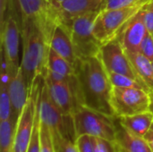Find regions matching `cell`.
<instances>
[{"label": "cell", "mask_w": 153, "mask_h": 152, "mask_svg": "<svg viewBox=\"0 0 153 152\" xmlns=\"http://www.w3.org/2000/svg\"><path fill=\"white\" fill-rule=\"evenodd\" d=\"M80 106L116 117L111 105L113 85L99 56L81 58L75 66Z\"/></svg>", "instance_id": "obj_1"}, {"label": "cell", "mask_w": 153, "mask_h": 152, "mask_svg": "<svg viewBox=\"0 0 153 152\" xmlns=\"http://www.w3.org/2000/svg\"><path fill=\"white\" fill-rule=\"evenodd\" d=\"M21 28L22 42L21 67L30 90L33 82L46 73L51 35L42 24L33 19H22Z\"/></svg>", "instance_id": "obj_2"}, {"label": "cell", "mask_w": 153, "mask_h": 152, "mask_svg": "<svg viewBox=\"0 0 153 152\" xmlns=\"http://www.w3.org/2000/svg\"><path fill=\"white\" fill-rule=\"evenodd\" d=\"M38 112L39 121L50 130L55 146L64 137L76 141L73 117L65 116L54 103L44 76L39 81Z\"/></svg>", "instance_id": "obj_3"}, {"label": "cell", "mask_w": 153, "mask_h": 152, "mask_svg": "<svg viewBox=\"0 0 153 152\" xmlns=\"http://www.w3.org/2000/svg\"><path fill=\"white\" fill-rule=\"evenodd\" d=\"M76 138L81 135H90L115 142L117 118L79 106L72 115Z\"/></svg>", "instance_id": "obj_4"}, {"label": "cell", "mask_w": 153, "mask_h": 152, "mask_svg": "<svg viewBox=\"0 0 153 152\" xmlns=\"http://www.w3.org/2000/svg\"><path fill=\"white\" fill-rule=\"evenodd\" d=\"M100 11L74 18L66 25L80 59L96 56L100 51L102 44L93 33V23Z\"/></svg>", "instance_id": "obj_5"}, {"label": "cell", "mask_w": 153, "mask_h": 152, "mask_svg": "<svg viewBox=\"0 0 153 152\" xmlns=\"http://www.w3.org/2000/svg\"><path fill=\"white\" fill-rule=\"evenodd\" d=\"M143 7V5L119 9L101 8L93 23L95 37L102 45L117 38L126 24Z\"/></svg>", "instance_id": "obj_6"}, {"label": "cell", "mask_w": 153, "mask_h": 152, "mask_svg": "<svg viewBox=\"0 0 153 152\" xmlns=\"http://www.w3.org/2000/svg\"><path fill=\"white\" fill-rule=\"evenodd\" d=\"M152 94L143 89L113 86L111 105L116 117L150 111Z\"/></svg>", "instance_id": "obj_7"}, {"label": "cell", "mask_w": 153, "mask_h": 152, "mask_svg": "<svg viewBox=\"0 0 153 152\" xmlns=\"http://www.w3.org/2000/svg\"><path fill=\"white\" fill-rule=\"evenodd\" d=\"M16 7L10 10L1 23V50L4 52L10 69L13 74H16L20 68L21 62L19 58L20 41L22 38L21 17L17 14Z\"/></svg>", "instance_id": "obj_8"}, {"label": "cell", "mask_w": 153, "mask_h": 152, "mask_svg": "<svg viewBox=\"0 0 153 152\" xmlns=\"http://www.w3.org/2000/svg\"><path fill=\"white\" fill-rule=\"evenodd\" d=\"M41 77H39L29 90L27 102L17 119L13 152H27L29 148L37 113L39 81Z\"/></svg>", "instance_id": "obj_9"}, {"label": "cell", "mask_w": 153, "mask_h": 152, "mask_svg": "<svg viewBox=\"0 0 153 152\" xmlns=\"http://www.w3.org/2000/svg\"><path fill=\"white\" fill-rule=\"evenodd\" d=\"M98 56L108 73L123 74L143 82L137 74L118 37L103 44Z\"/></svg>", "instance_id": "obj_10"}, {"label": "cell", "mask_w": 153, "mask_h": 152, "mask_svg": "<svg viewBox=\"0 0 153 152\" xmlns=\"http://www.w3.org/2000/svg\"><path fill=\"white\" fill-rule=\"evenodd\" d=\"M50 96L65 116H72L80 106L78 100V81L76 75H73L67 81H55L44 75Z\"/></svg>", "instance_id": "obj_11"}, {"label": "cell", "mask_w": 153, "mask_h": 152, "mask_svg": "<svg viewBox=\"0 0 153 152\" xmlns=\"http://www.w3.org/2000/svg\"><path fill=\"white\" fill-rule=\"evenodd\" d=\"M18 11L22 19H33L42 24L52 36L53 30L60 22L58 13L48 0H15Z\"/></svg>", "instance_id": "obj_12"}, {"label": "cell", "mask_w": 153, "mask_h": 152, "mask_svg": "<svg viewBox=\"0 0 153 152\" xmlns=\"http://www.w3.org/2000/svg\"><path fill=\"white\" fill-rule=\"evenodd\" d=\"M148 30L144 22L143 8L126 24L117 36L126 51L140 52L142 43Z\"/></svg>", "instance_id": "obj_13"}, {"label": "cell", "mask_w": 153, "mask_h": 152, "mask_svg": "<svg viewBox=\"0 0 153 152\" xmlns=\"http://www.w3.org/2000/svg\"><path fill=\"white\" fill-rule=\"evenodd\" d=\"M50 48L70 63L75 69L80 58L72 42L69 30L62 22L57 23L53 30L50 39Z\"/></svg>", "instance_id": "obj_14"}, {"label": "cell", "mask_w": 153, "mask_h": 152, "mask_svg": "<svg viewBox=\"0 0 153 152\" xmlns=\"http://www.w3.org/2000/svg\"><path fill=\"white\" fill-rule=\"evenodd\" d=\"M104 6V0H65L58 10L60 22L67 25L79 16L99 11Z\"/></svg>", "instance_id": "obj_15"}, {"label": "cell", "mask_w": 153, "mask_h": 152, "mask_svg": "<svg viewBox=\"0 0 153 152\" xmlns=\"http://www.w3.org/2000/svg\"><path fill=\"white\" fill-rule=\"evenodd\" d=\"M115 143L118 152H152L144 137L128 131L119 123L117 118Z\"/></svg>", "instance_id": "obj_16"}, {"label": "cell", "mask_w": 153, "mask_h": 152, "mask_svg": "<svg viewBox=\"0 0 153 152\" xmlns=\"http://www.w3.org/2000/svg\"><path fill=\"white\" fill-rule=\"evenodd\" d=\"M8 90L12 103L13 117L17 121L29 97V89L25 82L21 65L16 74L12 78L8 86Z\"/></svg>", "instance_id": "obj_17"}, {"label": "cell", "mask_w": 153, "mask_h": 152, "mask_svg": "<svg viewBox=\"0 0 153 152\" xmlns=\"http://www.w3.org/2000/svg\"><path fill=\"white\" fill-rule=\"evenodd\" d=\"M119 123L131 133L144 137L153 125V114L151 111L132 116L117 117Z\"/></svg>", "instance_id": "obj_18"}, {"label": "cell", "mask_w": 153, "mask_h": 152, "mask_svg": "<svg viewBox=\"0 0 153 152\" xmlns=\"http://www.w3.org/2000/svg\"><path fill=\"white\" fill-rule=\"evenodd\" d=\"M137 74L141 80L147 85L153 97V69L152 62L141 52L126 51Z\"/></svg>", "instance_id": "obj_19"}, {"label": "cell", "mask_w": 153, "mask_h": 152, "mask_svg": "<svg viewBox=\"0 0 153 152\" xmlns=\"http://www.w3.org/2000/svg\"><path fill=\"white\" fill-rule=\"evenodd\" d=\"M16 122L13 117L0 121V152H13Z\"/></svg>", "instance_id": "obj_20"}, {"label": "cell", "mask_w": 153, "mask_h": 152, "mask_svg": "<svg viewBox=\"0 0 153 152\" xmlns=\"http://www.w3.org/2000/svg\"><path fill=\"white\" fill-rule=\"evenodd\" d=\"M47 68L55 73H57L61 75L67 76V77L75 74V69L72 66V65L68 63L65 59H64L62 56H60L52 48H50L49 50Z\"/></svg>", "instance_id": "obj_21"}, {"label": "cell", "mask_w": 153, "mask_h": 152, "mask_svg": "<svg viewBox=\"0 0 153 152\" xmlns=\"http://www.w3.org/2000/svg\"><path fill=\"white\" fill-rule=\"evenodd\" d=\"M111 83L115 87H124V88H136V89H143L151 93L150 89L147 87L145 83L143 82L137 81L133 79L129 76H126L119 73H108Z\"/></svg>", "instance_id": "obj_22"}, {"label": "cell", "mask_w": 153, "mask_h": 152, "mask_svg": "<svg viewBox=\"0 0 153 152\" xmlns=\"http://www.w3.org/2000/svg\"><path fill=\"white\" fill-rule=\"evenodd\" d=\"M0 121L8 120L13 117L12 103L8 87H0Z\"/></svg>", "instance_id": "obj_23"}, {"label": "cell", "mask_w": 153, "mask_h": 152, "mask_svg": "<svg viewBox=\"0 0 153 152\" xmlns=\"http://www.w3.org/2000/svg\"><path fill=\"white\" fill-rule=\"evenodd\" d=\"M40 152H56L52 133L48 127L39 121Z\"/></svg>", "instance_id": "obj_24"}, {"label": "cell", "mask_w": 153, "mask_h": 152, "mask_svg": "<svg viewBox=\"0 0 153 152\" xmlns=\"http://www.w3.org/2000/svg\"><path fill=\"white\" fill-rule=\"evenodd\" d=\"M152 0H104V8L119 9L126 7H133L144 5Z\"/></svg>", "instance_id": "obj_25"}, {"label": "cell", "mask_w": 153, "mask_h": 152, "mask_svg": "<svg viewBox=\"0 0 153 152\" xmlns=\"http://www.w3.org/2000/svg\"><path fill=\"white\" fill-rule=\"evenodd\" d=\"M27 152H40V137H39V117L37 107V113L32 130V135Z\"/></svg>", "instance_id": "obj_26"}, {"label": "cell", "mask_w": 153, "mask_h": 152, "mask_svg": "<svg viewBox=\"0 0 153 152\" xmlns=\"http://www.w3.org/2000/svg\"><path fill=\"white\" fill-rule=\"evenodd\" d=\"M95 152H118L115 142H110L102 138L92 137Z\"/></svg>", "instance_id": "obj_27"}, {"label": "cell", "mask_w": 153, "mask_h": 152, "mask_svg": "<svg viewBox=\"0 0 153 152\" xmlns=\"http://www.w3.org/2000/svg\"><path fill=\"white\" fill-rule=\"evenodd\" d=\"M76 145L79 152H95L94 143L92 136L90 135H81L76 138Z\"/></svg>", "instance_id": "obj_28"}, {"label": "cell", "mask_w": 153, "mask_h": 152, "mask_svg": "<svg viewBox=\"0 0 153 152\" xmlns=\"http://www.w3.org/2000/svg\"><path fill=\"white\" fill-rule=\"evenodd\" d=\"M56 152H79L75 141L64 137L55 146Z\"/></svg>", "instance_id": "obj_29"}, {"label": "cell", "mask_w": 153, "mask_h": 152, "mask_svg": "<svg viewBox=\"0 0 153 152\" xmlns=\"http://www.w3.org/2000/svg\"><path fill=\"white\" fill-rule=\"evenodd\" d=\"M140 52L143 54L147 58H149L152 62L153 61V34L151 32H147L142 46Z\"/></svg>", "instance_id": "obj_30"}, {"label": "cell", "mask_w": 153, "mask_h": 152, "mask_svg": "<svg viewBox=\"0 0 153 152\" xmlns=\"http://www.w3.org/2000/svg\"><path fill=\"white\" fill-rule=\"evenodd\" d=\"M143 11L147 30L151 33H153V0L143 5Z\"/></svg>", "instance_id": "obj_31"}, {"label": "cell", "mask_w": 153, "mask_h": 152, "mask_svg": "<svg viewBox=\"0 0 153 152\" xmlns=\"http://www.w3.org/2000/svg\"><path fill=\"white\" fill-rule=\"evenodd\" d=\"M144 139L146 140V142H148L152 151L153 152V125H152V127L150 128V130L147 132V133L144 136Z\"/></svg>", "instance_id": "obj_32"}, {"label": "cell", "mask_w": 153, "mask_h": 152, "mask_svg": "<svg viewBox=\"0 0 153 152\" xmlns=\"http://www.w3.org/2000/svg\"><path fill=\"white\" fill-rule=\"evenodd\" d=\"M48 1L49 4H51V6H52L56 12H58V10H59L61 4H62L64 3V1H65V0H48Z\"/></svg>", "instance_id": "obj_33"}, {"label": "cell", "mask_w": 153, "mask_h": 152, "mask_svg": "<svg viewBox=\"0 0 153 152\" xmlns=\"http://www.w3.org/2000/svg\"><path fill=\"white\" fill-rule=\"evenodd\" d=\"M152 103H151V106H150V111L153 114V97H152Z\"/></svg>", "instance_id": "obj_34"}, {"label": "cell", "mask_w": 153, "mask_h": 152, "mask_svg": "<svg viewBox=\"0 0 153 152\" xmlns=\"http://www.w3.org/2000/svg\"><path fill=\"white\" fill-rule=\"evenodd\" d=\"M152 69H153V61H152Z\"/></svg>", "instance_id": "obj_35"}, {"label": "cell", "mask_w": 153, "mask_h": 152, "mask_svg": "<svg viewBox=\"0 0 153 152\" xmlns=\"http://www.w3.org/2000/svg\"><path fill=\"white\" fill-rule=\"evenodd\" d=\"M152 34H153V33H152Z\"/></svg>", "instance_id": "obj_36"}]
</instances>
